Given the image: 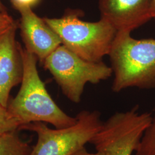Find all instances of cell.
<instances>
[{"mask_svg": "<svg viewBox=\"0 0 155 155\" xmlns=\"http://www.w3.org/2000/svg\"><path fill=\"white\" fill-rule=\"evenodd\" d=\"M130 33L117 32L108 55L115 93L129 87L155 89V39H134Z\"/></svg>", "mask_w": 155, "mask_h": 155, "instance_id": "7a4b0ae2", "label": "cell"}, {"mask_svg": "<svg viewBox=\"0 0 155 155\" xmlns=\"http://www.w3.org/2000/svg\"><path fill=\"white\" fill-rule=\"evenodd\" d=\"M74 155H104L99 152H96L95 153H90L88 152L85 147L78 150Z\"/></svg>", "mask_w": 155, "mask_h": 155, "instance_id": "9a60e30c", "label": "cell"}, {"mask_svg": "<svg viewBox=\"0 0 155 155\" xmlns=\"http://www.w3.org/2000/svg\"><path fill=\"white\" fill-rule=\"evenodd\" d=\"M21 15L20 28L26 50L36 56L41 63L62 45L55 32L37 16L31 8L18 10Z\"/></svg>", "mask_w": 155, "mask_h": 155, "instance_id": "ba28073f", "label": "cell"}, {"mask_svg": "<svg viewBox=\"0 0 155 155\" xmlns=\"http://www.w3.org/2000/svg\"><path fill=\"white\" fill-rule=\"evenodd\" d=\"M17 24L0 35V105L8 107L12 89L21 82L20 45L15 40Z\"/></svg>", "mask_w": 155, "mask_h": 155, "instance_id": "9c48e42d", "label": "cell"}, {"mask_svg": "<svg viewBox=\"0 0 155 155\" xmlns=\"http://www.w3.org/2000/svg\"><path fill=\"white\" fill-rule=\"evenodd\" d=\"M32 149L20 138L18 131L0 136V155H29Z\"/></svg>", "mask_w": 155, "mask_h": 155, "instance_id": "30bf717a", "label": "cell"}, {"mask_svg": "<svg viewBox=\"0 0 155 155\" xmlns=\"http://www.w3.org/2000/svg\"><path fill=\"white\" fill-rule=\"evenodd\" d=\"M23 74L21 86L16 96L9 101L8 109L21 124H50L55 128L70 127L77 121L61 110L52 98L37 70V57L20 45Z\"/></svg>", "mask_w": 155, "mask_h": 155, "instance_id": "6da1fadb", "label": "cell"}, {"mask_svg": "<svg viewBox=\"0 0 155 155\" xmlns=\"http://www.w3.org/2000/svg\"><path fill=\"white\" fill-rule=\"evenodd\" d=\"M16 25V23L7 12H0V35Z\"/></svg>", "mask_w": 155, "mask_h": 155, "instance_id": "4fadbf2b", "label": "cell"}, {"mask_svg": "<svg viewBox=\"0 0 155 155\" xmlns=\"http://www.w3.org/2000/svg\"><path fill=\"white\" fill-rule=\"evenodd\" d=\"M0 12H6L5 7V6L2 4V3L1 2V0H0Z\"/></svg>", "mask_w": 155, "mask_h": 155, "instance_id": "e0dca14e", "label": "cell"}, {"mask_svg": "<svg viewBox=\"0 0 155 155\" xmlns=\"http://www.w3.org/2000/svg\"><path fill=\"white\" fill-rule=\"evenodd\" d=\"M41 0H11L12 4L17 10L22 8H32L37 5Z\"/></svg>", "mask_w": 155, "mask_h": 155, "instance_id": "5bb4252c", "label": "cell"}, {"mask_svg": "<svg viewBox=\"0 0 155 155\" xmlns=\"http://www.w3.org/2000/svg\"><path fill=\"white\" fill-rule=\"evenodd\" d=\"M135 152L136 155H155V113Z\"/></svg>", "mask_w": 155, "mask_h": 155, "instance_id": "8fae6325", "label": "cell"}, {"mask_svg": "<svg viewBox=\"0 0 155 155\" xmlns=\"http://www.w3.org/2000/svg\"><path fill=\"white\" fill-rule=\"evenodd\" d=\"M75 124L68 127L51 129L45 123L31 122L20 130L33 131L38 141L29 155H74L98 132L102 125L98 111L82 110L76 116Z\"/></svg>", "mask_w": 155, "mask_h": 155, "instance_id": "277c9868", "label": "cell"}, {"mask_svg": "<svg viewBox=\"0 0 155 155\" xmlns=\"http://www.w3.org/2000/svg\"><path fill=\"white\" fill-rule=\"evenodd\" d=\"M152 9L153 19L155 21V0H152Z\"/></svg>", "mask_w": 155, "mask_h": 155, "instance_id": "2e32d148", "label": "cell"}, {"mask_svg": "<svg viewBox=\"0 0 155 155\" xmlns=\"http://www.w3.org/2000/svg\"><path fill=\"white\" fill-rule=\"evenodd\" d=\"M83 12L68 9L61 18H44L59 36L61 43L80 58L98 62L108 55L117 31L100 18L96 22L81 19Z\"/></svg>", "mask_w": 155, "mask_h": 155, "instance_id": "3957f363", "label": "cell"}, {"mask_svg": "<svg viewBox=\"0 0 155 155\" xmlns=\"http://www.w3.org/2000/svg\"><path fill=\"white\" fill-rule=\"evenodd\" d=\"M43 63L64 95L75 104L81 102L87 83L98 84L113 74L111 67L103 61H86L63 45L47 56Z\"/></svg>", "mask_w": 155, "mask_h": 155, "instance_id": "5b68a950", "label": "cell"}, {"mask_svg": "<svg viewBox=\"0 0 155 155\" xmlns=\"http://www.w3.org/2000/svg\"><path fill=\"white\" fill-rule=\"evenodd\" d=\"M101 18L119 31L132 32L153 19L152 0H99Z\"/></svg>", "mask_w": 155, "mask_h": 155, "instance_id": "52a82bcc", "label": "cell"}, {"mask_svg": "<svg viewBox=\"0 0 155 155\" xmlns=\"http://www.w3.org/2000/svg\"><path fill=\"white\" fill-rule=\"evenodd\" d=\"M150 113H140L139 106L111 115L90 143L104 155H132L152 121Z\"/></svg>", "mask_w": 155, "mask_h": 155, "instance_id": "8992f818", "label": "cell"}, {"mask_svg": "<svg viewBox=\"0 0 155 155\" xmlns=\"http://www.w3.org/2000/svg\"><path fill=\"white\" fill-rule=\"evenodd\" d=\"M21 124L13 116L7 107L0 105V136L20 130Z\"/></svg>", "mask_w": 155, "mask_h": 155, "instance_id": "7c38bea8", "label": "cell"}]
</instances>
